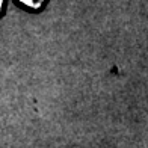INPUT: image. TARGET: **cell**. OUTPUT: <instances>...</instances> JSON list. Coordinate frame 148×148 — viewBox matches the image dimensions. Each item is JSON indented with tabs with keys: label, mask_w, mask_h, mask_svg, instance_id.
Masks as SVG:
<instances>
[{
	"label": "cell",
	"mask_w": 148,
	"mask_h": 148,
	"mask_svg": "<svg viewBox=\"0 0 148 148\" xmlns=\"http://www.w3.org/2000/svg\"><path fill=\"white\" fill-rule=\"evenodd\" d=\"M18 2L21 3V5H24L26 8L33 9V11H38V9L42 8L47 0H18Z\"/></svg>",
	"instance_id": "6da1fadb"
},
{
	"label": "cell",
	"mask_w": 148,
	"mask_h": 148,
	"mask_svg": "<svg viewBox=\"0 0 148 148\" xmlns=\"http://www.w3.org/2000/svg\"><path fill=\"white\" fill-rule=\"evenodd\" d=\"M3 6H5V0H0V14L3 12Z\"/></svg>",
	"instance_id": "7a4b0ae2"
}]
</instances>
